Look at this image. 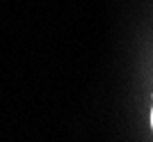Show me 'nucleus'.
Wrapping results in <instances>:
<instances>
[{
    "instance_id": "1",
    "label": "nucleus",
    "mask_w": 153,
    "mask_h": 142,
    "mask_svg": "<svg viewBox=\"0 0 153 142\" xmlns=\"http://www.w3.org/2000/svg\"><path fill=\"white\" fill-rule=\"evenodd\" d=\"M151 124H153V110H151Z\"/></svg>"
}]
</instances>
